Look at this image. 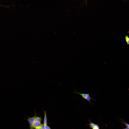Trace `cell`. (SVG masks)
Instances as JSON below:
<instances>
[{
	"label": "cell",
	"mask_w": 129,
	"mask_h": 129,
	"mask_svg": "<svg viewBox=\"0 0 129 129\" xmlns=\"http://www.w3.org/2000/svg\"><path fill=\"white\" fill-rule=\"evenodd\" d=\"M0 11H1V10H0Z\"/></svg>",
	"instance_id": "1"
}]
</instances>
